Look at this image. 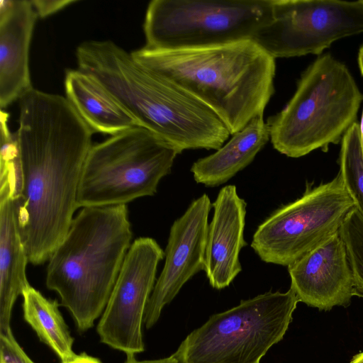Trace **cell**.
I'll return each instance as SVG.
<instances>
[{
  "label": "cell",
  "mask_w": 363,
  "mask_h": 363,
  "mask_svg": "<svg viewBox=\"0 0 363 363\" xmlns=\"http://www.w3.org/2000/svg\"><path fill=\"white\" fill-rule=\"evenodd\" d=\"M349 363H363V351L355 354Z\"/></svg>",
  "instance_id": "cell-27"
},
{
  "label": "cell",
  "mask_w": 363,
  "mask_h": 363,
  "mask_svg": "<svg viewBox=\"0 0 363 363\" xmlns=\"http://www.w3.org/2000/svg\"><path fill=\"white\" fill-rule=\"evenodd\" d=\"M272 0H152L145 48H204L252 39L271 18Z\"/></svg>",
  "instance_id": "cell-8"
},
{
  "label": "cell",
  "mask_w": 363,
  "mask_h": 363,
  "mask_svg": "<svg viewBox=\"0 0 363 363\" xmlns=\"http://www.w3.org/2000/svg\"><path fill=\"white\" fill-rule=\"evenodd\" d=\"M37 17L30 1H0L1 109L33 88L29 48Z\"/></svg>",
  "instance_id": "cell-15"
},
{
  "label": "cell",
  "mask_w": 363,
  "mask_h": 363,
  "mask_svg": "<svg viewBox=\"0 0 363 363\" xmlns=\"http://www.w3.org/2000/svg\"><path fill=\"white\" fill-rule=\"evenodd\" d=\"M339 164L344 184L363 216V150L357 121L342 138Z\"/></svg>",
  "instance_id": "cell-20"
},
{
  "label": "cell",
  "mask_w": 363,
  "mask_h": 363,
  "mask_svg": "<svg viewBox=\"0 0 363 363\" xmlns=\"http://www.w3.org/2000/svg\"><path fill=\"white\" fill-rule=\"evenodd\" d=\"M164 256L152 238H139L131 244L97 326L103 343L126 355L144 351V314Z\"/></svg>",
  "instance_id": "cell-11"
},
{
  "label": "cell",
  "mask_w": 363,
  "mask_h": 363,
  "mask_svg": "<svg viewBox=\"0 0 363 363\" xmlns=\"http://www.w3.org/2000/svg\"><path fill=\"white\" fill-rule=\"evenodd\" d=\"M362 101L346 65L323 53L301 73L284 108L267 120L273 147L292 158L318 149L327 152L357 122Z\"/></svg>",
  "instance_id": "cell-5"
},
{
  "label": "cell",
  "mask_w": 363,
  "mask_h": 363,
  "mask_svg": "<svg viewBox=\"0 0 363 363\" xmlns=\"http://www.w3.org/2000/svg\"><path fill=\"white\" fill-rule=\"evenodd\" d=\"M363 33V0H272L270 20L252 40L274 59L320 55Z\"/></svg>",
  "instance_id": "cell-10"
},
{
  "label": "cell",
  "mask_w": 363,
  "mask_h": 363,
  "mask_svg": "<svg viewBox=\"0 0 363 363\" xmlns=\"http://www.w3.org/2000/svg\"><path fill=\"white\" fill-rule=\"evenodd\" d=\"M131 54L208 106L231 135L264 115L275 91V59L251 39L177 50L144 46Z\"/></svg>",
  "instance_id": "cell-2"
},
{
  "label": "cell",
  "mask_w": 363,
  "mask_h": 363,
  "mask_svg": "<svg viewBox=\"0 0 363 363\" xmlns=\"http://www.w3.org/2000/svg\"><path fill=\"white\" fill-rule=\"evenodd\" d=\"M356 206L340 174L282 206L257 227L251 247L261 260L289 266L339 231Z\"/></svg>",
  "instance_id": "cell-9"
},
{
  "label": "cell",
  "mask_w": 363,
  "mask_h": 363,
  "mask_svg": "<svg viewBox=\"0 0 363 363\" xmlns=\"http://www.w3.org/2000/svg\"><path fill=\"white\" fill-rule=\"evenodd\" d=\"M93 77L130 115L137 126L154 133L180 153L218 150L231 136L221 119L193 95L136 61L110 42L87 67Z\"/></svg>",
  "instance_id": "cell-3"
},
{
  "label": "cell",
  "mask_w": 363,
  "mask_h": 363,
  "mask_svg": "<svg viewBox=\"0 0 363 363\" xmlns=\"http://www.w3.org/2000/svg\"><path fill=\"white\" fill-rule=\"evenodd\" d=\"M65 363H101L98 359L89 356L85 353L76 355L71 360Z\"/></svg>",
  "instance_id": "cell-25"
},
{
  "label": "cell",
  "mask_w": 363,
  "mask_h": 363,
  "mask_svg": "<svg viewBox=\"0 0 363 363\" xmlns=\"http://www.w3.org/2000/svg\"><path fill=\"white\" fill-rule=\"evenodd\" d=\"M0 335L12 334L13 303L30 287L26 268L28 259L19 228L20 196L9 177L0 182Z\"/></svg>",
  "instance_id": "cell-16"
},
{
  "label": "cell",
  "mask_w": 363,
  "mask_h": 363,
  "mask_svg": "<svg viewBox=\"0 0 363 363\" xmlns=\"http://www.w3.org/2000/svg\"><path fill=\"white\" fill-rule=\"evenodd\" d=\"M211 206L208 196L203 194L172 225L164 265L145 308L143 323L146 328L157 323L164 306L174 298L182 287L203 270Z\"/></svg>",
  "instance_id": "cell-12"
},
{
  "label": "cell",
  "mask_w": 363,
  "mask_h": 363,
  "mask_svg": "<svg viewBox=\"0 0 363 363\" xmlns=\"http://www.w3.org/2000/svg\"><path fill=\"white\" fill-rule=\"evenodd\" d=\"M357 64L362 77H363V44L360 46L357 54Z\"/></svg>",
  "instance_id": "cell-26"
},
{
  "label": "cell",
  "mask_w": 363,
  "mask_h": 363,
  "mask_svg": "<svg viewBox=\"0 0 363 363\" xmlns=\"http://www.w3.org/2000/svg\"><path fill=\"white\" fill-rule=\"evenodd\" d=\"M213 216L208 224L203 271L216 289L228 286L242 271L239 260L244 240L245 201L235 185L223 187L212 203Z\"/></svg>",
  "instance_id": "cell-14"
},
{
  "label": "cell",
  "mask_w": 363,
  "mask_h": 363,
  "mask_svg": "<svg viewBox=\"0 0 363 363\" xmlns=\"http://www.w3.org/2000/svg\"><path fill=\"white\" fill-rule=\"evenodd\" d=\"M132 236L126 204L83 207L48 260L46 286L79 330L92 328L105 309Z\"/></svg>",
  "instance_id": "cell-4"
},
{
  "label": "cell",
  "mask_w": 363,
  "mask_h": 363,
  "mask_svg": "<svg viewBox=\"0 0 363 363\" xmlns=\"http://www.w3.org/2000/svg\"><path fill=\"white\" fill-rule=\"evenodd\" d=\"M360 296H362L363 298V294L360 295Z\"/></svg>",
  "instance_id": "cell-29"
},
{
  "label": "cell",
  "mask_w": 363,
  "mask_h": 363,
  "mask_svg": "<svg viewBox=\"0 0 363 363\" xmlns=\"http://www.w3.org/2000/svg\"><path fill=\"white\" fill-rule=\"evenodd\" d=\"M19 228L34 265L48 261L71 226L94 133L65 96L32 88L19 99Z\"/></svg>",
  "instance_id": "cell-1"
},
{
  "label": "cell",
  "mask_w": 363,
  "mask_h": 363,
  "mask_svg": "<svg viewBox=\"0 0 363 363\" xmlns=\"http://www.w3.org/2000/svg\"><path fill=\"white\" fill-rule=\"evenodd\" d=\"M65 89L67 99L94 132L113 136L137 126L99 82L79 69L66 72Z\"/></svg>",
  "instance_id": "cell-18"
},
{
  "label": "cell",
  "mask_w": 363,
  "mask_h": 363,
  "mask_svg": "<svg viewBox=\"0 0 363 363\" xmlns=\"http://www.w3.org/2000/svg\"><path fill=\"white\" fill-rule=\"evenodd\" d=\"M269 140L264 115L255 116L214 153L194 162L191 172L194 180L208 187L227 182L248 166Z\"/></svg>",
  "instance_id": "cell-17"
},
{
  "label": "cell",
  "mask_w": 363,
  "mask_h": 363,
  "mask_svg": "<svg viewBox=\"0 0 363 363\" xmlns=\"http://www.w3.org/2000/svg\"><path fill=\"white\" fill-rule=\"evenodd\" d=\"M359 125L361 143H362V150H363V110H362V113L361 121H360V123H359Z\"/></svg>",
  "instance_id": "cell-28"
},
{
  "label": "cell",
  "mask_w": 363,
  "mask_h": 363,
  "mask_svg": "<svg viewBox=\"0 0 363 363\" xmlns=\"http://www.w3.org/2000/svg\"><path fill=\"white\" fill-rule=\"evenodd\" d=\"M287 267L290 288L309 306L329 311L348 306L358 295L339 231Z\"/></svg>",
  "instance_id": "cell-13"
},
{
  "label": "cell",
  "mask_w": 363,
  "mask_h": 363,
  "mask_svg": "<svg viewBox=\"0 0 363 363\" xmlns=\"http://www.w3.org/2000/svg\"><path fill=\"white\" fill-rule=\"evenodd\" d=\"M37 16L46 18L77 2L76 0H31Z\"/></svg>",
  "instance_id": "cell-23"
},
{
  "label": "cell",
  "mask_w": 363,
  "mask_h": 363,
  "mask_svg": "<svg viewBox=\"0 0 363 363\" xmlns=\"http://www.w3.org/2000/svg\"><path fill=\"white\" fill-rule=\"evenodd\" d=\"M345 244L358 296L363 294V216L354 207L339 229Z\"/></svg>",
  "instance_id": "cell-21"
},
{
  "label": "cell",
  "mask_w": 363,
  "mask_h": 363,
  "mask_svg": "<svg viewBox=\"0 0 363 363\" xmlns=\"http://www.w3.org/2000/svg\"><path fill=\"white\" fill-rule=\"evenodd\" d=\"M298 302L291 288L241 301L211 315L174 355L179 363H259L283 339Z\"/></svg>",
  "instance_id": "cell-7"
},
{
  "label": "cell",
  "mask_w": 363,
  "mask_h": 363,
  "mask_svg": "<svg viewBox=\"0 0 363 363\" xmlns=\"http://www.w3.org/2000/svg\"><path fill=\"white\" fill-rule=\"evenodd\" d=\"M0 363H34L15 340L13 333L0 335Z\"/></svg>",
  "instance_id": "cell-22"
},
{
  "label": "cell",
  "mask_w": 363,
  "mask_h": 363,
  "mask_svg": "<svg viewBox=\"0 0 363 363\" xmlns=\"http://www.w3.org/2000/svg\"><path fill=\"white\" fill-rule=\"evenodd\" d=\"M124 363H179L174 354L168 357L154 359L139 361L135 359V354H127L126 360Z\"/></svg>",
  "instance_id": "cell-24"
},
{
  "label": "cell",
  "mask_w": 363,
  "mask_h": 363,
  "mask_svg": "<svg viewBox=\"0 0 363 363\" xmlns=\"http://www.w3.org/2000/svg\"><path fill=\"white\" fill-rule=\"evenodd\" d=\"M22 296L24 318L40 340L57 354L62 363L73 359L77 355L72 350L74 339L58 309L57 301L46 298L32 286Z\"/></svg>",
  "instance_id": "cell-19"
},
{
  "label": "cell",
  "mask_w": 363,
  "mask_h": 363,
  "mask_svg": "<svg viewBox=\"0 0 363 363\" xmlns=\"http://www.w3.org/2000/svg\"><path fill=\"white\" fill-rule=\"evenodd\" d=\"M179 154L172 145L140 126L93 145L80 177L77 208L126 204L154 196Z\"/></svg>",
  "instance_id": "cell-6"
}]
</instances>
